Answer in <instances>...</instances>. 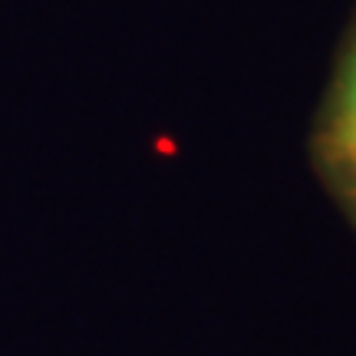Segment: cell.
Wrapping results in <instances>:
<instances>
[{"mask_svg":"<svg viewBox=\"0 0 356 356\" xmlns=\"http://www.w3.org/2000/svg\"><path fill=\"white\" fill-rule=\"evenodd\" d=\"M356 109V60H353V73H350V83H346V113Z\"/></svg>","mask_w":356,"mask_h":356,"instance_id":"obj_2","label":"cell"},{"mask_svg":"<svg viewBox=\"0 0 356 356\" xmlns=\"http://www.w3.org/2000/svg\"><path fill=\"white\" fill-rule=\"evenodd\" d=\"M343 142H346V152L353 155L356 162V109H350L343 115Z\"/></svg>","mask_w":356,"mask_h":356,"instance_id":"obj_1","label":"cell"}]
</instances>
